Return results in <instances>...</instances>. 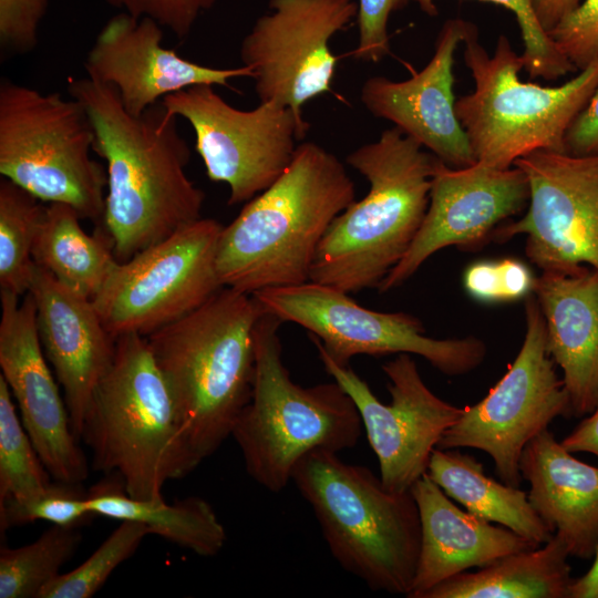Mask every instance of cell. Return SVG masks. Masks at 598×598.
<instances>
[{"mask_svg":"<svg viewBox=\"0 0 598 598\" xmlns=\"http://www.w3.org/2000/svg\"><path fill=\"white\" fill-rule=\"evenodd\" d=\"M95 517L81 484L52 482L43 491L24 498L0 501V529L44 520L62 527L84 526Z\"/></svg>","mask_w":598,"mask_h":598,"instance_id":"cell-33","label":"cell"},{"mask_svg":"<svg viewBox=\"0 0 598 598\" xmlns=\"http://www.w3.org/2000/svg\"><path fill=\"white\" fill-rule=\"evenodd\" d=\"M261 313L252 295L224 287L146 337L174 399L192 471L231 436L250 400Z\"/></svg>","mask_w":598,"mask_h":598,"instance_id":"cell-3","label":"cell"},{"mask_svg":"<svg viewBox=\"0 0 598 598\" xmlns=\"http://www.w3.org/2000/svg\"><path fill=\"white\" fill-rule=\"evenodd\" d=\"M529 200L528 181L517 166L475 163L455 168L436 157L429 206L410 248L378 287L388 292L411 278L436 251L478 245Z\"/></svg>","mask_w":598,"mask_h":598,"instance_id":"cell-18","label":"cell"},{"mask_svg":"<svg viewBox=\"0 0 598 598\" xmlns=\"http://www.w3.org/2000/svg\"><path fill=\"white\" fill-rule=\"evenodd\" d=\"M47 210L40 199L3 178L0 182V287L28 293L34 270L33 245Z\"/></svg>","mask_w":598,"mask_h":598,"instance_id":"cell-29","label":"cell"},{"mask_svg":"<svg viewBox=\"0 0 598 598\" xmlns=\"http://www.w3.org/2000/svg\"><path fill=\"white\" fill-rule=\"evenodd\" d=\"M560 443L570 453L585 452L598 458V405Z\"/></svg>","mask_w":598,"mask_h":598,"instance_id":"cell-42","label":"cell"},{"mask_svg":"<svg viewBox=\"0 0 598 598\" xmlns=\"http://www.w3.org/2000/svg\"><path fill=\"white\" fill-rule=\"evenodd\" d=\"M526 333L506 373L474 405L463 408L436 448H477L487 453L497 476L519 487L525 446L557 417L573 416L570 400L546 347V327L536 297L525 300Z\"/></svg>","mask_w":598,"mask_h":598,"instance_id":"cell-11","label":"cell"},{"mask_svg":"<svg viewBox=\"0 0 598 598\" xmlns=\"http://www.w3.org/2000/svg\"><path fill=\"white\" fill-rule=\"evenodd\" d=\"M80 215L60 203L47 205L32 257L58 281L91 300L102 289L118 260L103 228L89 235Z\"/></svg>","mask_w":598,"mask_h":598,"instance_id":"cell-28","label":"cell"},{"mask_svg":"<svg viewBox=\"0 0 598 598\" xmlns=\"http://www.w3.org/2000/svg\"><path fill=\"white\" fill-rule=\"evenodd\" d=\"M87 505L95 516L142 523L150 534L203 557L217 555L227 539L224 525L204 498L189 496L173 504L136 499L126 494L116 475L91 488Z\"/></svg>","mask_w":598,"mask_h":598,"instance_id":"cell-26","label":"cell"},{"mask_svg":"<svg viewBox=\"0 0 598 598\" xmlns=\"http://www.w3.org/2000/svg\"><path fill=\"white\" fill-rule=\"evenodd\" d=\"M281 323L265 310L257 320L252 392L231 433L247 474L272 493L286 488L307 454L351 448L363 430L353 400L336 381L293 382L282 360Z\"/></svg>","mask_w":598,"mask_h":598,"instance_id":"cell-7","label":"cell"},{"mask_svg":"<svg viewBox=\"0 0 598 598\" xmlns=\"http://www.w3.org/2000/svg\"><path fill=\"white\" fill-rule=\"evenodd\" d=\"M78 527L52 525L34 542L0 550V598H39L81 543Z\"/></svg>","mask_w":598,"mask_h":598,"instance_id":"cell-30","label":"cell"},{"mask_svg":"<svg viewBox=\"0 0 598 598\" xmlns=\"http://www.w3.org/2000/svg\"><path fill=\"white\" fill-rule=\"evenodd\" d=\"M569 598H598V549L591 567L580 577L574 578Z\"/></svg>","mask_w":598,"mask_h":598,"instance_id":"cell-44","label":"cell"},{"mask_svg":"<svg viewBox=\"0 0 598 598\" xmlns=\"http://www.w3.org/2000/svg\"><path fill=\"white\" fill-rule=\"evenodd\" d=\"M474 90L455 102L477 163L506 169L544 150L566 153V133L598 87V59L557 86L519 79L524 60L501 34L491 55L474 24L463 41Z\"/></svg>","mask_w":598,"mask_h":598,"instance_id":"cell-8","label":"cell"},{"mask_svg":"<svg viewBox=\"0 0 598 598\" xmlns=\"http://www.w3.org/2000/svg\"><path fill=\"white\" fill-rule=\"evenodd\" d=\"M533 292L573 416H586L598 405V272L589 267L576 272L544 270Z\"/></svg>","mask_w":598,"mask_h":598,"instance_id":"cell-22","label":"cell"},{"mask_svg":"<svg viewBox=\"0 0 598 598\" xmlns=\"http://www.w3.org/2000/svg\"><path fill=\"white\" fill-rule=\"evenodd\" d=\"M244 37L240 60L260 102L302 115L310 100L331 91L337 56L330 40L358 16L354 0H269Z\"/></svg>","mask_w":598,"mask_h":598,"instance_id":"cell-14","label":"cell"},{"mask_svg":"<svg viewBox=\"0 0 598 598\" xmlns=\"http://www.w3.org/2000/svg\"><path fill=\"white\" fill-rule=\"evenodd\" d=\"M354 200L344 164L317 143L299 144L282 175L223 227L216 259L223 286L252 295L309 281L326 231Z\"/></svg>","mask_w":598,"mask_h":598,"instance_id":"cell-2","label":"cell"},{"mask_svg":"<svg viewBox=\"0 0 598 598\" xmlns=\"http://www.w3.org/2000/svg\"><path fill=\"white\" fill-rule=\"evenodd\" d=\"M463 285L466 292L477 301H503L498 261L483 260L470 265L464 271Z\"/></svg>","mask_w":598,"mask_h":598,"instance_id":"cell-40","label":"cell"},{"mask_svg":"<svg viewBox=\"0 0 598 598\" xmlns=\"http://www.w3.org/2000/svg\"><path fill=\"white\" fill-rule=\"evenodd\" d=\"M564 538L505 555L477 571H463L421 598H569L574 578Z\"/></svg>","mask_w":598,"mask_h":598,"instance_id":"cell-25","label":"cell"},{"mask_svg":"<svg viewBox=\"0 0 598 598\" xmlns=\"http://www.w3.org/2000/svg\"><path fill=\"white\" fill-rule=\"evenodd\" d=\"M582 0H535L537 18L548 33L574 11Z\"/></svg>","mask_w":598,"mask_h":598,"instance_id":"cell-43","label":"cell"},{"mask_svg":"<svg viewBox=\"0 0 598 598\" xmlns=\"http://www.w3.org/2000/svg\"><path fill=\"white\" fill-rule=\"evenodd\" d=\"M548 34L576 70L585 69L598 59V0H582Z\"/></svg>","mask_w":598,"mask_h":598,"instance_id":"cell-35","label":"cell"},{"mask_svg":"<svg viewBox=\"0 0 598 598\" xmlns=\"http://www.w3.org/2000/svg\"><path fill=\"white\" fill-rule=\"evenodd\" d=\"M262 310L309 331L312 343L338 364L357 355L416 354L446 375L476 369L486 357L475 338L434 339L405 312H379L358 305L349 293L311 280L252 293Z\"/></svg>","mask_w":598,"mask_h":598,"instance_id":"cell-10","label":"cell"},{"mask_svg":"<svg viewBox=\"0 0 598 598\" xmlns=\"http://www.w3.org/2000/svg\"><path fill=\"white\" fill-rule=\"evenodd\" d=\"M80 441L95 471L116 475L126 494L161 501L164 485L192 471L183 427L168 385L146 337L116 338L111 365L85 412Z\"/></svg>","mask_w":598,"mask_h":598,"instance_id":"cell-5","label":"cell"},{"mask_svg":"<svg viewBox=\"0 0 598 598\" xmlns=\"http://www.w3.org/2000/svg\"><path fill=\"white\" fill-rule=\"evenodd\" d=\"M514 165L528 181L527 210L492 236L504 241L526 235V255L543 271L598 272V154L538 150Z\"/></svg>","mask_w":598,"mask_h":598,"instance_id":"cell-16","label":"cell"},{"mask_svg":"<svg viewBox=\"0 0 598 598\" xmlns=\"http://www.w3.org/2000/svg\"><path fill=\"white\" fill-rule=\"evenodd\" d=\"M68 92L86 111L93 152L106 163L100 225L120 262L202 218L205 194L186 174L192 154L178 117L161 103L132 115L113 87L87 76L70 78Z\"/></svg>","mask_w":598,"mask_h":598,"instance_id":"cell-1","label":"cell"},{"mask_svg":"<svg viewBox=\"0 0 598 598\" xmlns=\"http://www.w3.org/2000/svg\"><path fill=\"white\" fill-rule=\"evenodd\" d=\"M223 225L199 218L117 262L92 299L106 330L148 337L224 288L216 266Z\"/></svg>","mask_w":598,"mask_h":598,"instance_id":"cell-12","label":"cell"},{"mask_svg":"<svg viewBox=\"0 0 598 598\" xmlns=\"http://www.w3.org/2000/svg\"><path fill=\"white\" fill-rule=\"evenodd\" d=\"M28 292L35 302L43 352L63 389L72 430L80 441L94 390L113 361L116 338L106 330L90 298L37 265Z\"/></svg>","mask_w":598,"mask_h":598,"instance_id":"cell-21","label":"cell"},{"mask_svg":"<svg viewBox=\"0 0 598 598\" xmlns=\"http://www.w3.org/2000/svg\"><path fill=\"white\" fill-rule=\"evenodd\" d=\"M162 41L163 28L157 22L121 11L102 27L90 48L86 76L113 87L135 116L189 86H228L234 79L251 76L244 65L213 68L189 61Z\"/></svg>","mask_w":598,"mask_h":598,"instance_id":"cell-19","label":"cell"},{"mask_svg":"<svg viewBox=\"0 0 598 598\" xmlns=\"http://www.w3.org/2000/svg\"><path fill=\"white\" fill-rule=\"evenodd\" d=\"M473 25L460 18L446 20L437 34L434 53L421 71L404 81L371 76L360 91L361 103L369 113L393 123L455 168L476 163L455 112L453 91L455 52Z\"/></svg>","mask_w":598,"mask_h":598,"instance_id":"cell-20","label":"cell"},{"mask_svg":"<svg viewBox=\"0 0 598 598\" xmlns=\"http://www.w3.org/2000/svg\"><path fill=\"white\" fill-rule=\"evenodd\" d=\"M94 133L75 99L0 82V174L43 203L101 224L106 169L91 157Z\"/></svg>","mask_w":598,"mask_h":598,"instance_id":"cell-9","label":"cell"},{"mask_svg":"<svg viewBox=\"0 0 598 598\" xmlns=\"http://www.w3.org/2000/svg\"><path fill=\"white\" fill-rule=\"evenodd\" d=\"M502 277L503 301H513L529 296L534 290L535 278L528 267L512 258L498 261Z\"/></svg>","mask_w":598,"mask_h":598,"instance_id":"cell-41","label":"cell"},{"mask_svg":"<svg viewBox=\"0 0 598 598\" xmlns=\"http://www.w3.org/2000/svg\"><path fill=\"white\" fill-rule=\"evenodd\" d=\"M51 478L0 375V501L39 493L52 483Z\"/></svg>","mask_w":598,"mask_h":598,"instance_id":"cell-31","label":"cell"},{"mask_svg":"<svg viewBox=\"0 0 598 598\" xmlns=\"http://www.w3.org/2000/svg\"><path fill=\"white\" fill-rule=\"evenodd\" d=\"M346 161L370 187L329 226L309 280L351 293L378 289L410 248L429 206L436 156L393 126Z\"/></svg>","mask_w":598,"mask_h":598,"instance_id":"cell-4","label":"cell"},{"mask_svg":"<svg viewBox=\"0 0 598 598\" xmlns=\"http://www.w3.org/2000/svg\"><path fill=\"white\" fill-rule=\"evenodd\" d=\"M426 474L468 513L497 523L536 546L554 535L530 505L526 492L487 476L483 464L471 454L457 448H435Z\"/></svg>","mask_w":598,"mask_h":598,"instance_id":"cell-27","label":"cell"},{"mask_svg":"<svg viewBox=\"0 0 598 598\" xmlns=\"http://www.w3.org/2000/svg\"><path fill=\"white\" fill-rule=\"evenodd\" d=\"M406 0H359L358 44L352 56L362 62L377 63L390 53L388 24L393 11Z\"/></svg>","mask_w":598,"mask_h":598,"instance_id":"cell-38","label":"cell"},{"mask_svg":"<svg viewBox=\"0 0 598 598\" xmlns=\"http://www.w3.org/2000/svg\"><path fill=\"white\" fill-rule=\"evenodd\" d=\"M408 1L415 2L429 16L437 14L435 0ZM481 1L502 6L515 14L524 45L522 53L524 69L532 79L540 78L547 81H555L570 72L577 71L542 27L536 14L535 0Z\"/></svg>","mask_w":598,"mask_h":598,"instance_id":"cell-34","label":"cell"},{"mask_svg":"<svg viewBox=\"0 0 598 598\" xmlns=\"http://www.w3.org/2000/svg\"><path fill=\"white\" fill-rule=\"evenodd\" d=\"M522 478L537 515L566 542L570 556L594 558L598 549V467L567 451L549 430L525 446Z\"/></svg>","mask_w":598,"mask_h":598,"instance_id":"cell-24","label":"cell"},{"mask_svg":"<svg viewBox=\"0 0 598 598\" xmlns=\"http://www.w3.org/2000/svg\"><path fill=\"white\" fill-rule=\"evenodd\" d=\"M421 522L419 561L409 598L471 568L537 547L506 527L492 525L457 507L425 473L411 487Z\"/></svg>","mask_w":598,"mask_h":598,"instance_id":"cell-23","label":"cell"},{"mask_svg":"<svg viewBox=\"0 0 598 598\" xmlns=\"http://www.w3.org/2000/svg\"><path fill=\"white\" fill-rule=\"evenodd\" d=\"M49 0H0V45L11 54L32 51Z\"/></svg>","mask_w":598,"mask_h":598,"instance_id":"cell-37","label":"cell"},{"mask_svg":"<svg viewBox=\"0 0 598 598\" xmlns=\"http://www.w3.org/2000/svg\"><path fill=\"white\" fill-rule=\"evenodd\" d=\"M111 7L137 18H150L178 39L186 38L199 17L217 0H105Z\"/></svg>","mask_w":598,"mask_h":598,"instance_id":"cell-36","label":"cell"},{"mask_svg":"<svg viewBox=\"0 0 598 598\" xmlns=\"http://www.w3.org/2000/svg\"><path fill=\"white\" fill-rule=\"evenodd\" d=\"M0 300V375L52 478L81 484L89 476V464L41 346L34 299L28 292L20 302L19 296L1 290Z\"/></svg>","mask_w":598,"mask_h":598,"instance_id":"cell-17","label":"cell"},{"mask_svg":"<svg viewBox=\"0 0 598 598\" xmlns=\"http://www.w3.org/2000/svg\"><path fill=\"white\" fill-rule=\"evenodd\" d=\"M313 344L327 373L357 406L383 485L393 492L410 491L426 473L433 451L463 409L427 388L411 354H396L382 365L391 395V402L384 404L350 365L336 363Z\"/></svg>","mask_w":598,"mask_h":598,"instance_id":"cell-15","label":"cell"},{"mask_svg":"<svg viewBox=\"0 0 598 598\" xmlns=\"http://www.w3.org/2000/svg\"><path fill=\"white\" fill-rule=\"evenodd\" d=\"M565 145L566 153L571 155L598 154V87L569 126Z\"/></svg>","mask_w":598,"mask_h":598,"instance_id":"cell-39","label":"cell"},{"mask_svg":"<svg viewBox=\"0 0 598 598\" xmlns=\"http://www.w3.org/2000/svg\"><path fill=\"white\" fill-rule=\"evenodd\" d=\"M291 482L310 505L333 559L370 589L409 596L415 578L421 522L411 493L388 489L370 468L315 451Z\"/></svg>","mask_w":598,"mask_h":598,"instance_id":"cell-6","label":"cell"},{"mask_svg":"<svg viewBox=\"0 0 598 598\" xmlns=\"http://www.w3.org/2000/svg\"><path fill=\"white\" fill-rule=\"evenodd\" d=\"M161 104L193 127L207 177L229 187L228 205L247 203L272 185L309 127L302 115L276 102L234 107L208 84L166 95Z\"/></svg>","mask_w":598,"mask_h":598,"instance_id":"cell-13","label":"cell"},{"mask_svg":"<svg viewBox=\"0 0 598 598\" xmlns=\"http://www.w3.org/2000/svg\"><path fill=\"white\" fill-rule=\"evenodd\" d=\"M150 532L138 522L121 520L97 549L73 570L43 587L39 598H90L112 573L132 557Z\"/></svg>","mask_w":598,"mask_h":598,"instance_id":"cell-32","label":"cell"}]
</instances>
